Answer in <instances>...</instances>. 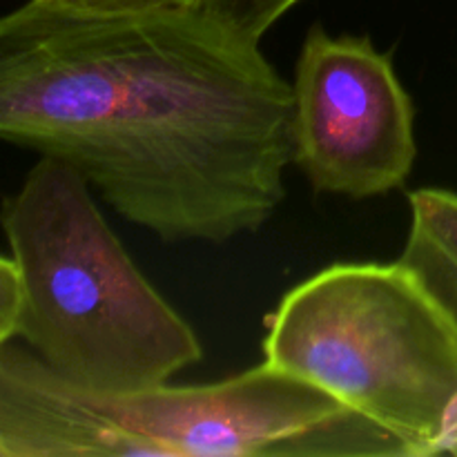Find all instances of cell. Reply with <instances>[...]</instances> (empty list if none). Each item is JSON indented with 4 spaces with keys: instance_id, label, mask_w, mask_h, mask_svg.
<instances>
[{
    "instance_id": "obj_1",
    "label": "cell",
    "mask_w": 457,
    "mask_h": 457,
    "mask_svg": "<svg viewBox=\"0 0 457 457\" xmlns=\"http://www.w3.org/2000/svg\"><path fill=\"white\" fill-rule=\"evenodd\" d=\"M293 83L196 7L0 21V137L168 244L257 232L286 196Z\"/></svg>"
},
{
    "instance_id": "obj_2",
    "label": "cell",
    "mask_w": 457,
    "mask_h": 457,
    "mask_svg": "<svg viewBox=\"0 0 457 457\" xmlns=\"http://www.w3.org/2000/svg\"><path fill=\"white\" fill-rule=\"evenodd\" d=\"M3 457H411L306 379L263 364L223 382L94 393L0 344Z\"/></svg>"
},
{
    "instance_id": "obj_3",
    "label": "cell",
    "mask_w": 457,
    "mask_h": 457,
    "mask_svg": "<svg viewBox=\"0 0 457 457\" xmlns=\"http://www.w3.org/2000/svg\"><path fill=\"white\" fill-rule=\"evenodd\" d=\"M3 230L25 286L16 342L58 378L132 393L201 361L195 328L138 270L74 168L40 156L4 199Z\"/></svg>"
},
{
    "instance_id": "obj_4",
    "label": "cell",
    "mask_w": 457,
    "mask_h": 457,
    "mask_svg": "<svg viewBox=\"0 0 457 457\" xmlns=\"http://www.w3.org/2000/svg\"><path fill=\"white\" fill-rule=\"evenodd\" d=\"M263 360L321 388L402 442L457 455V330L413 272L333 263L266 317Z\"/></svg>"
},
{
    "instance_id": "obj_5",
    "label": "cell",
    "mask_w": 457,
    "mask_h": 457,
    "mask_svg": "<svg viewBox=\"0 0 457 457\" xmlns=\"http://www.w3.org/2000/svg\"><path fill=\"white\" fill-rule=\"evenodd\" d=\"M293 94V163L317 192L370 199L404 186L418 156L415 107L391 52L312 25Z\"/></svg>"
},
{
    "instance_id": "obj_6",
    "label": "cell",
    "mask_w": 457,
    "mask_h": 457,
    "mask_svg": "<svg viewBox=\"0 0 457 457\" xmlns=\"http://www.w3.org/2000/svg\"><path fill=\"white\" fill-rule=\"evenodd\" d=\"M411 230L397 262L413 272L457 330V195L420 187L409 195Z\"/></svg>"
},
{
    "instance_id": "obj_7",
    "label": "cell",
    "mask_w": 457,
    "mask_h": 457,
    "mask_svg": "<svg viewBox=\"0 0 457 457\" xmlns=\"http://www.w3.org/2000/svg\"><path fill=\"white\" fill-rule=\"evenodd\" d=\"M302 0H196V9L232 34L262 43L263 36Z\"/></svg>"
},
{
    "instance_id": "obj_8",
    "label": "cell",
    "mask_w": 457,
    "mask_h": 457,
    "mask_svg": "<svg viewBox=\"0 0 457 457\" xmlns=\"http://www.w3.org/2000/svg\"><path fill=\"white\" fill-rule=\"evenodd\" d=\"M27 4L67 16H125L159 9L196 7V0H27Z\"/></svg>"
},
{
    "instance_id": "obj_9",
    "label": "cell",
    "mask_w": 457,
    "mask_h": 457,
    "mask_svg": "<svg viewBox=\"0 0 457 457\" xmlns=\"http://www.w3.org/2000/svg\"><path fill=\"white\" fill-rule=\"evenodd\" d=\"M25 306V286L12 254L0 259V344L16 339L18 321Z\"/></svg>"
}]
</instances>
